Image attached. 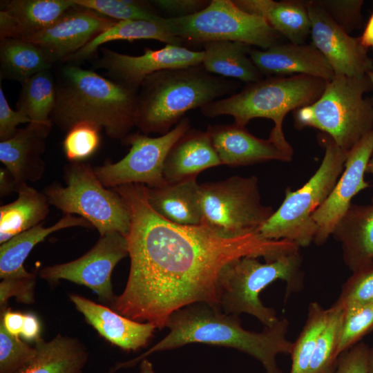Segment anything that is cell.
I'll list each match as a JSON object with an SVG mask.
<instances>
[{
	"mask_svg": "<svg viewBox=\"0 0 373 373\" xmlns=\"http://www.w3.org/2000/svg\"><path fill=\"white\" fill-rule=\"evenodd\" d=\"M36 352L35 347L10 334L0 323V373H15L29 362Z\"/></svg>",
	"mask_w": 373,
	"mask_h": 373,
	"instance_id": "ab89813d",
	"label": "cell"
},
{
	"mask_svg": "<svg viewBox=\"0 0 373 373\" xmlns=\"http://www.w3.org/2000/svg\"><path fill=\"white\" fill-rule=\"evenodd\" d=\"M81 227L91 228L89 222L80 216L65 215L52 226L39 224L23 231L0 247V278L1 280H29L35 275L27 271L23 263L34 247L50 234L61 229Z\"/></svg>",
	"mask_w": 373,
	"mask_h": 373,
	"instance_id": "484cf974",
	"label": "cell"
},
{
	"mask_svg": "<svg viewBox=\"0 0 373 373\" xmlns=\"http://www.w3.org/2000/svg\"><path fill=\"white\" fill-rule=\"evenodd\" d=\"M146 195L152 209L164 219L184 226L201 225V196L197 178L160 187L146 186Z\"/></svg>",
	"mask_w": 373,
	"mask_h": 373,
	"instance_id": "d4e9b609",
	"label": "cell"
},
{
	"mask_svg": "<svg viewBox=\"0 0 373 373\" xmlns=\"http://www.w3.org/2000/svg\"><path fill=\"white\" fill-rule=\"evenodd\" d=\"M53 73L52 125L68 132L79 123L88 122L121 142L130 134L135 126L136 93L78 64L61 63Z\"/></svg>",
	"mask_w": 373,
	"mask_h": 373,
	"instance_id": "3957f363",
	"label": "cell"
},
{
	"mask_svg": "<svg viewBox=\"0 0 373 373\" xmlns=\"http://www.w3.org/2000/svg\"><path fill=\"white\" fill-rule=\"evenodd\" d=\"M373 328V301L345 309L340 354L358 343Z\"/></svg>",
	"mask_w": 373,
	"mask_h": 373,
	"instance_id": "f35d334b",
	"label": "cell"
},
{
	"mask_svg": "<svg viewBox=\"0 0 373 373\" xmlns=\"http://www.w3.org/2000/svg\"><path fill=\"white\" fill-rule=\"evenodd\" d=\"M203 225L224 238L258 232L271 216V207L261 202L258 180L234 175L200 184Z\"/></svg>",
	"mask_w": 373,
	"mask_h": 373,
	"instance_id": "30bf717a",
	"label": "cell"
},
{
	"mask_svg": "<svg viewBox=\"0 0 373 373\" xmlns=\"http://www.w3.org/2000/svg\"><path fill=\"white\" fill-rule=\"evenodd\" d=\"M244 11L262 18L290 43L304 44L311 33V23L305 1L233 0Z\"/></svg>",
	"mask_w": 373,
	"mask_h": 373,
	"instance_id": "4316f807",
	"label": "cell"
},
{
	"mask_svg": "<svg viewBox=\"0 0 373 373\" xmlns=\"http://www.w3.org/2000/svg\"><path fill=\"white\" fill-rule=\"evenodd\" d=\"M166 327L169 332L164 338L137 357L117 363L113 370L133 367L156 352L198 343L236 349L259 361L266 373H282L277 356L290 354L294 343L287 338V318H279L261 332H251L241 326L237 315L226 314L205 303L176 311L169 318Z\"/></svg>",
	"mask_w": 373,
	"mask_h": 373,
	"instance_id": "7a4b0ae2",
	"label": "cell"
},
{
	"mask_svg": "<svg viewBox=\"0 0 373 373\" xmlns=\"http://www.w3.org/2000/svg\"><path fill=\"white\" fill-rule=\"evenodd\" d=\"M332 236L341 243L343 260L352 272L373 262V203L351 204Z\"/></svg>",
	"mask_w": 373,
	"mask_h": 373,
	"instance_id": "cb8c5ba5",
	"label": "cell"
},
{
	"mask_svg": "<svg viewBox=\"0 0 373 373\" xmlns=\"http://www.w3.org/2000/svg\"><path fill=\"white\" fill-rule=\"evenodd\" d=\"M66 186L53 182L43 191L50 205L65 215H79L97 229L101 236L111 232L127 236L130 216L126 204L113 189L105 187L94 169L84 162L64 166Z\"/></svg>",
	"mask_w": 373,
	"mask_h": 373,
	"instance_id": "9c48e42d",
	"label": "cell"
},
{
	"mask_svg": "<svg viewBox=\"0 0 373 373\" xmlns=\"http://www.w3.org/2000/svg\"><path fill=\"white\" fill-rule=\"evenodd\" d=\"M100 128L95 125L82 122L67 132L63 141V150L70 162H83L92 156L100 144Z\"/></svg>",
	"mask_w": 373,
	"mask_h": 373,
	"instance_id": "8d00e7d4",
	"label": "cell"
},
{
	"mask_svg": "<svg viewBox=\"0 0 373 373\" xmlns=\"http://www.w3.org/2000/svg\"><path fill=\"white\" fill-rule=\"evenodd\" d=\"M335 22L347 33L361 26L362 0H318Z\"/></svg>",
	"mask_w": 373,
	"mask_h": 373,
	"instance_id": "60d3db41",
	"label": "cell"
},
{
	"mask_svg": "<svg viewBox=\"0 0 373 373\" xmlns=\"http://www.w3.org/2000/svg\"><path fill=\"white\" fill-rule=\"evenodd\" d=\"M221 164L236 167L271 160L289 162L294 153L287 152L269 138L263 140L250 133L245 126L210 124L206 130Z\"/></svg>",
	"mask_w": 373,
	"mask_h": 373,
	"instance_id": "ac0fdd59",
	"label": "cell"
},
{
	"mask_svg": "<svg viewBox=\"0 0 373 373\" xmlns=\"http://www.w3.org/2000/svg\"><path fill=\"white\" fill-rule=\"evenodd\" d=\"M140 373H155L152 363L146 358L141 361Z\"/></svg>",
	"mask_w": 373,
	"mask_h": 373,
	"instance_id": "681fc988",
	"label": "cell"
},
{
	"mask_svg": "<svg viewBox=\"0 0 373 373\" xmlns=\"http://www.w3.org/2000/svg\"><path fill=\"white\" fill-rule=\"evenodd\" d=\"M370 347L357 343L342 352L337 361L335 373H368Z\"/></svg>",
	"mask_w": 373,
	"mask_h": 373,
	"instance_id": "b9f144b4",
	"label": "cell"
},
{
	"mask_svg": "<svg viewBox=\"0 0 373 373\" xmlns=\"http://www.w3.org/2000/svg\"><path fill=\"white\" fill-rule=\"evenodd\" d=\"M50 131L33 124L18 128L11 138L0 142V161L13 176L17 186L36 182L44 175L42 155Z\"/></svg>",
	"mask_w": 373,
	"mask_h": 373,
	"instance_id": "7402d4cb",
	"label": "cell"
},
{
	"mask_svg": "<svg viewBox=\"0 0 373 373\" xmlns=\"http://www.w3.org/2000/svg\"><path fill=\"white\" fill-rule=\"evenodd\" d=\"M54 66L36 44L23 39H0V79L22 84L35 74Z\"/></svg>",
	"mask_w": 373,
	"mask_h": 373,
	"instance_id": "1f68e13d",
	"label": "cell"
},
{
	"mask_svg": "<svg viewBox=\"0 0 373 373\" xmlns=\"http://www.w3.org/2000/svg\"><path fill=\"white\" fill-rule=\"evenodd\" d=\"M30 124L32 121L21 112L10 106L0 83V141L7 140L15 135L20 124Z\"/></svg>",
	"mask_w": 373,
	"mask_h": 373,
	"instance_id": "ee69618b",
	"label": "cell"
},
{
	"mask_svg": "<svg viewBox=\"0 0 373 373\" xmlns=\"http://www.w3.org/2000/svg\"><path fill=\"white\" fill-rule=\"evenodd\" d=\"M368 373H373V347H370L368 356Z\"/></svg>",
	"mask_w": 373,
	"mask_h": 373,
	"instance_id": "f907efd6",
	"label": "cell"
},
{
	"mask_svg": "<svg viewBox=\"0 0 373 373\" xmlns=\"http://www.w3.org/2000/svg\"><path fill=\"white\" fill-rule=\"evenodd\" d=\"M52 68L41 71L22 84L17 110L27 116L33 124L50 131V119L55 104V77Z\"/></svg>",
	"mask_w": 373,
	"mask_h": 373,
	"instance_id": "d6a6232c",
	"label": "cell"
},
{
	"mask_svg": "<svg viewBox=\"0 0 373 373\" xmlns=\"http://www.w3.org/2000/svg\"><path fill=\"white\" fill-rule=\"evenodd\" d=\"M74 6L71 0H1L0 39H26L37 35Z\"/></svg>",
	"mask_w": 373,
	"mask_h": 373,
	"instance_id": "ffe728a7",
	"label": "cell"
},
{
	"mask_svg": "<svg viewBox=\"0 0 373 373\" xmlns=\"http://www.w3.org/2000/svg\"><path fill=\"white\" fill-rule=\"evenodd\" d=\"M117 21L75 4L49 28L23 39L40 48L54 66L63 63Z\"/></svg>",
	"mask_w": 373,
	"mask_h": 373,
	"instance_id": "e0dca14e",
	"label": "cell"
},
{
	"mask_svg": "<svg viewBox=\"0 0 373 373\" xmlns=\"http://www.w3.org/2000/svg\"><path fill=\"white\" fill-rule=\"evenodd\" d=\"M372 89L367 75H334L313 104L294 111L296 128H317L348 153L373 131V101L365 96Z\"/></svg>",
	"mask_w": 373,
	"mask_h": 373,
	"instance_id": "8992f818",
	"label": "cell"
},
{
	"mask_svg": "<svg viewBox=\"0 0 373 373\" xmlns=\"http://www.w3.org/2000/svg\"><path fill=\"white\" fill-rule=\"evenodd\" d=\"M164 19V17L159 20L117 21L66 58L63 63L79 65L81 61L91 57L102 45L116 40L132 41L137 39H154L166 44L182 46L183 41L170 33Z\"/></svg>",
	"mask_w": 373,
	"mask_h": 373,
	"instance_id": "f546056e",
	"label": "cell"
},
{
	"mask_svg": "<svg viewBox=\"0 0 373 373\" xmlns=\"http://www.w3.org/2000/svg\"><path fill=\"white\" fill-rule=\"evenodd\" d=\"M345 309L333 304L314 351L307 373H334L340 355L339 345Z\"/></svg>",
	"mask_w": 373,
	"mask_h": 373,
	"instance_id": "e575fe53",
	"label": "cell"
},
{
	"mask_svg": "<svg viewBox=\"0 0 373 373\" xmlns=\"http://www.w3.org/2000/svg\"><path fill=\"white\" fill-rule=\"evenodd\" d=\"M249 56L265 77L304 75L329 81L335 75L312 44H278L266 50L251 48Z\"/></svg>",
	"mask_w": 373,
	"mask_h": 373,
	"instance_id": "d6986e66",
	"label": "cell"
},
{
	"mask_svg": "<svg viewBox=\"0 0 373 373\" xmlns=\"http://www.w3.org/2000/svg\"><path fill=\"white\" fill-rule=\"evenodd\" d=\"M372 301L373 262L353 271L334 304L346 309Z\"/></svg>",
	"mask_w": 373,
	"mask_h": 373,
	"instance_id": "74e56055",
	"label": "cell"
},
{
	"mask_svg": "<svg viewBox=\"0 0 373 373\" xmlns=\"http://www.w3.org/2000/svg\"><path fill=\"white\" fill-rule=\"evenodd\" d=\"M367 76L371 82V84H372V88H373V70L372 71H370L369 73H367ZM372 101H373V99H372Z\"/></svg>",
	"mask_w": 373,
	"mask_h": 373,
	"instance_id": "f5cc1de1",
	"label": "cell"
},
{
	"mask_svg": "<svg viewBox=\"0 0 373 373\" xmlns=\"http://www.w3.org/2000/svg\"><path fill=\"white\" fill-rule=\"evenodd\" d=\"M153 7L167 18H181L192 15L204 9L210 3L207 0H153Z\"/></svg>",
	"mask_w": 373,
	"mask_h": 373,
	"instance_id": "7bdbcfd3",
	"label": "cell"
},
{
	"mask_svg": "<svg viewBox=\"0 0 373 373\" xmlns=\"http://www.w3.org/2000/svg\"><path fill=\"white\" fill-rule=\"evenodd\" d=\"M101 56L93 62L95 68L104 69L108 79L137 93L144 79L155 73L202 64L204 51H195L182 46L166 44L153 50L145 48L141 55L122 54L102 47Z\"/></svg>",
	"mask_w": 373,
	"mask_h": 373,
	"instance_id": "5bb4252c",
	"label": "cell"
},
{
	"mask_svg": "<svg viewBox=\"0 0 373 373\" xmlns=\"http://www.w3.org/2000/svg\"><path fill=\"white\" fill-rule=\"evenodd\" d=\"M203 47L202 65L207 72L247 84L264 78L249 56L252 46L238 41H214Z\"/></svg>",
	"mask_w": 373,
	"mask_h": 373,
	"instance_id": "f1b7e54d",
	"label": "cell"
},
{
	"mask_svg": "<svg viewBox=\"0 0 373 373\" xmlns=\"http://www.w3.org/2000/svg\"><path fill=\"white\" fill-rule=\"evenodd\" d=\"M299 251L261 262L258 258L242 257L227 263L219 280V307L224 313L254 316L265 327L278 321L276 311L263 305L260 294L277 280L287 284L286 294L298 291L303 285Z\"/></svg>",
	"mask_w": 373,
	"mask_h": 373,
	"instance_id": "52a82bcc",
	"label": "cell"
},
{
	"mask_svg": "<svg viewBox=\"0 0 373 373\" xmlns=\"http://www.w3.org/2000/svg\"><path fill=\"white\" fill-rule=\"evenodd\" d=\"M164 21L172 35L195 44L231 41L266 50L280 44L282 37L262 18L244 11L231 0H211L197 13Z\"/></svg>",
	"mask_w": 373,
	"mask_h": 373,
	"instance_id": "8fae6325",
	"label": "cell"
},
{
	"mask_svg": "<svg viewBox=\"0 0 373 373\" xmlns=\"http://www.w3.org/2000/svg\"><path fill=\"white\" fill-rule=\"evenodd\" d=\"M221 165L207 131L189 128L172 146L166 157L163 176L167 183L197 178L207 169Z\"/></svg>",
	"mask_w": 373,
	"mask_h": 373,
	"instance_id": "603a6c76",
	"label": "cell"
},
{
	"mask_svg": "<svg viewBox=\"0 0 373 373\" xmlns=\"http://www.w3.org/2000/svg\"><path fill=\"white\" fill-rule=\"evenodd\" d=\"M40 333V323L37 317L32 314H24L21 336L26 341H36Z\"/></svg>",
	"mask_w": 373,
	"mask_h": 373,
	"instance_id": "bcb514c9",
	"label": "cell"
},
{
	"mask_svg": "<svg viewBox=\"0 0 373 373\" xmlns=\"http://www.w3.org/2000/svg\"><path fill=\"white\" fill-rule=\"evenodd\" d=\"M360 44L367 50L373 49V12L371 14L362 35L358 37Z\"/></svg>",
	"mask_w": 373,
	"mask_h": 373,
	"instance_id": "c3c4849f",
	"label": "cell"
},
{
	"mask_svg": "<svg viewBox=\"0 0 373 373\" xmlns=\"http://www.w3.org/2000/svg\"><path fill=\"white\" fill-rule=\"evenodd\" d=\"M128 255L126 236L111 232L101 236L94 247L80 258L43 268L40 276L51 283L64 279L85 285L101 300L111 304L116 297L112 288V272Z\"/></svg>",
	"mask_w": 373,
	"mask_h": 373,
	"instance_id": "4fadbf2b",
	"label": "cell"
},
{
	"mask_svg": "<svg viewBox=\"0 0 373 373\" xmlns=\"http://www.w3.org/2000/svg\"><path fill=\"white\" fill-rule=\"evenodd\" d=\"M373 154V131L365 135L348 153L344 170L326 200L313 213L317 226L314 242L322 245L332 235L351 206L352 199L371 186L364 176Z\"/></svg>",
	"mask_w": 373,
	"mask_h": 373,
	"instance_id": "2e32d148",
	"label": "cell"
},
{
	"mask_svg": "<svg viewBox=\"0 0 373 373\" xmlns=\"http://www.w3.org/2000/svg\"><path fill=\"white\" fill-rule=\"evenodd\" d=\"M79 6L92 10L115 21L159 20L163 17L150 1L71 0Z\"/></svg>",
	"mask_w": 373,
	"mask_h": 373,
	"instance_id": "d590c367",
	"label": "cell"
},
{
	"mask_svg": "<svg viewBox=\"0 0 373 373\" xmlns=\"http://www.w3.org/2000/svg\"><path fill=\"white\" fill-rule=\"evenodd\" d=\"M190 120L183 117L170 131L152 137L144 133H130L122 142L129 151L117 162H106L94 169L106 188L139 184L150 188L160 187L167 182L163 176L164 164L174 143L189 128Z\"/></svg>",
	"mask_w": 373,
	"mask_h": 373,
	"instance_id": "7c38bea8",
	"label": "cell"
},
{
	"mask_svg": "<svg viewBox=\"0 0 373 373\" xmlns=\"http://www.w3.org/2000/svg\"><path fill=\"white\" fill-rule=\"evenodd\" d=\"M69 298L102 336L124 350L135 351L146 346L156 329L151 323L131 320L82 296L73 294Z\"/></svg>",
	"mask_w": 373,
	"mask_h": 373,
	"instance_id": "44dd1931",
	"label": "cell"
},
{
	"mask_svg": "<svg viewBox=\"0 0 373 373\" xmlns=\"http://www.w3.org/2000/svg\"><path fill=\"white\" fill-rule=\"evenodd\" d=\"M113 189L129 212L131 262L125 289L111 307L131 320L162 329L174 312L188 305L219 307L218 280L227 263L246 256L272 260L299 251L291 242L267 239L259 232L224 238L203 225L173 223L150 206L145 185Z\"/></svg>",
	"mask_w": 373,
	"mask_h": 373,
	"instance_id": "6da1fadb",
	"label": "cell"
},
{
	"mask_svg": "<svg viewBox=\"0 0 373 373\" xmlns=\"http://www.w3.org/2000/svg\"><path fill=\"white\" fill-rule=\"evenodd\" d=\"M35 356L15 373H82L88 360L86 347L77 338L58 334L35 341Z\"/></svg>",
	"mask_w": 373,
	"mask_h": 373,
	"instance_id": "83f0119b",
	"label": "cell"
},
{
	"mask_svg": "<svg viewBox=\"0 0 373 373\" xmlns=\"http://www.w3.org/2000/svg\"><path fill=\"white\" fill-rule=\"evenodd\" d=\"M329 315V308L325 309L316 302L309 303L305 325L293 343L289 373L307 372L314 351Z\"/></svg>",
	"mask_w": 373,
	"mask_h": 373,
	"instance_id": "836d02e7",
	"label": "cell"
},
{
	"mask_svg": "<svg viewBox=\"0 0 373 373\" xmlns=\"http://www.w3.org/2000/svg\"><path fill=\"white\" fill-rule=\"evenodd\" d=\"M318 141L325 149L320 166L300 189H286L283 203L258 231L263 238L287 240L299 247H306L314 242L317 226L312 214L336 185L347 155L325 133L318 135Z\"/></svg>",
	"mask_w": 373,
	"mask_h": 373,
	"instance_id": "ba28073f",
	"label": "cell"
},
{
	"mask_svg": "<svg viewBox=\"0 0 373 373\" xmlns=\"http://www.w3.org/2000/svg\"><path fill=\"white\" fill-rule=\"evenodd\" d=\"M17 198L0 207V243L7 242L45 220L49 213L48 200L44 193L28 183L18 186Z\"/></svg>",
	"mask_w": 373,
	"mask_h": 373,
	"instance_id": "4dcf8cb0",
	"label": "cell"
},
{
	"mask_svg": "<svg viewBox=\"0 0 373 373\" xmlns=\"http://www.w3.org/2000/svg\"><path fill=\"white\" fill-rule=\"evenodd\" d=\"M23 320L24 314L12 312L10 309L1 310L0 323L14 336L19 337L21 335Z\"/></svg>",
	"mask_w": 373,
	"mask_h": 373,
	"instance_id": "f6af8a7d",
	"label": "cell"
},
{
	"mask_svg": "<svg viewBox=\"0 0 373 373\" xmlns=\"http://www.w3.org/2000/svg\"><path fill=\"white\" fill-rule=\"evenodd\" d=\"M17 184L6 169H0V194L1 198L10 194L12 191L17 190Z\"/></svg>",
	"mask_w": 373,
	"mask_h": 373,
	"instance_id": "7dc6e473",
	"label": "cell"
},
{
	"mask_svg": "<svg viewBox=\"0 0 373 373\" xmlns=\"http://www.w3.org/2000/svg\"><path fill=\"white\" fill-rule=\"evenodd\" d=\"M366 173H370L373 175V156H372L370 160L369 161L367 168H366ZM372 202L373 203V197Z\"/></svg>",
	"mask_w": 373,
	"mask_h": 373,
	"instance_id": "816d5d0a",
	"label": "cell"
},
{
	"mask_svg": "<svg viewBox=\"0 0 373 373\" xmlns=\"http://www.w3.org/2000/svg\"><path fill=\"white\" fill-rule=\"evenodd\" d=\"M311 23L312 44L336 75L362 77L373 70V60L358 37L341 28L317 0L305 1Z\"/></svg>",
	"mask_w": 373,
	"mask_h": 373,
	"instance_id": "9a60e30c",
	"label": "cell"
},
{
	"mask_svg": "<svg viewBox=\"0 0 373 373\" xmlns=\"http://www.w3.org/2000/svg\"><path fill=\"white\" fill-rule=\"evenodd\" d=\"M240 85L207 72L202 64L155 73L137 93L135 126L146 135L166 134L188 111L236 93Z\"/></svg>",
	"mask_w": 373,
	"mask_h": 373,
	"instance_id": "277c9868",
	"label": "cell"
},
{
	"mask_svg": "<svg viewBox=\"0 0 373 373\" xmlns=\"http://www.w3.org/2000/svg\"><path fill=\"white\" fill-rule=\"evenodd\" d=\"M327 82L304 75L266 77L200 109L207 117L231 115L235 124L245 127L255 118L271 119L274 126L269 139L280 149L294 153L283 131L284 118L289 112L315 102L323 94Z\"/></svg>",
	"mask_w": 373,
	"mask_h": 373,
	"instance_id": "5b68a950",
	"label": "cell"
}]
</instances>
